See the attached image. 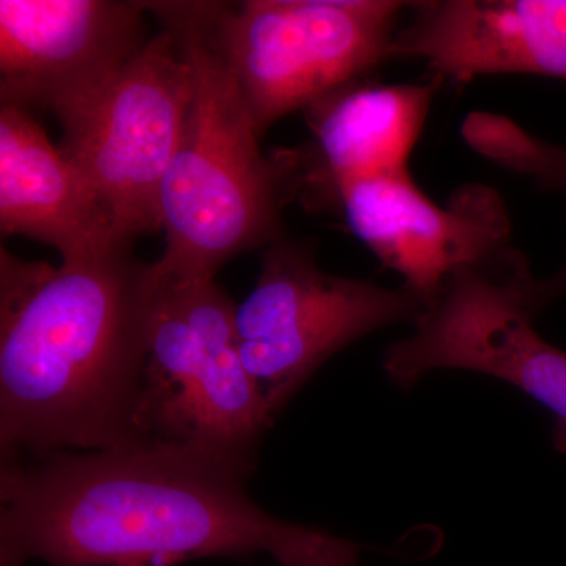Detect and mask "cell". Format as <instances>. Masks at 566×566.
<instances>
[{
	"instance_id": "7a4b0ae2",
	"label": "cell",
	"mask_w": 566,
	"mask_h": 566,
	"mask_svg": "<svg viewBox=\"0 0 566 566\" xmlns=\"http://www.w3.org/2000/svg\"><path fill=\"white\" fill-rule=\"evenodd\" d=\"M153 293L132 249L59 268L0 249L2 463L142 439Z\"/></svg>"
},
{
	"instance_id": "8fae6325",
	"label": "cell",
	"mask_w": 566,
	"mask_h": 566,
	"mask_svg": "<svg viewBox=\"0 0 566 566\" xmlns=\"http://www.w3.org/2000/svg\"><path fill=\"white\" fill-rule=\"evenodd\" d=\"M395 33L390 57H419L469 82L524 73L566 81V0H424Z\"/></svg>"
},
{
	"instance_id": "8992f818",
	"label": "cell",
	"mask_w": 566,
	"mask_h": 566,
	"mask_svg": "<svg viewBox=\"0 0 566 566\" xmlns=\"http://www.w3.org/2000/svg\"><path fill=\"white\" fill-rule=\"evenodd\" d=\"M423 308L408 286L324 273L311 244L281 237L268 245L255 289L238 305L240 352L275 420L335 353L381 327L415 323Z\"/></svg>"
},
{
	"instance_id": "4fadbf2b",
	"label": "cell",
	"mask_w": 566,
	"mask_h": 566,
	"mask_svg": "<svg viewBox=\"0 0 566 566\" xmlns=\"http://www.w3.org/2000/svg\"><path fill=\"white\" fill-rule=\"evenodd\" d=\"M438 84L359 85L312 104L314 158H301L303 181L335 200L338 186L357 178L408 172Z\"/></svg>"
},
{
	"instance_id": "5b68a950",
	"label": "cell",
	"mask_w": 566,
	"mask_h": 566,
	"mask_svg": "<svg viewBox=\"0 0 566 566\" xmlns=\"http://www.w3.org/2000/svg\"><path fill=\"white\" fill-rule=\"evenodd\" d=\"M191 98V63L178 36L161 28L92 103L61 123L59 148L128 248L163 229L159 192Z\"/></svg>"
},
{
	"instance_id": "ba28073f",
	"label": "cell",
	"mask_w": 566,
	"mask_h": 566,
	"mask_svg": "<svg viewBox=\"0 0 566 566\" xmlns=\"http://www.w3.org/2000/svg\"><path fill=\"white\" fill-rule=\"evenodd\" d=\"M520 252L504 262L450 275L417 316L415 331L386 349L387 378L411 389L442 368L494 376L556 417L554 447L566 455V352L546 342L520 300Z\"/></svg>"
},
{
	"instance_id": "30bf717a",
	"label": "cell",
	"mask_w": 566,
	"mask_h": 566,
	"mask_svg": "<svg viewBox=\"0 0 566 566\" xmlns=\"http://www.w3.org/2000/svg\"><path fill=\"white\" fill-rule=\"evenodd\" d=\"M335 202L349 229L424 305L450 275L491 266L516 251L501 193L482 182L460 186L436 205L409 172L342 182Z\"/></svg>"
},
{
	"instance_id": "5bb4252c",
	"label": "cell",
	"mask_w": 566,
	"mask_h": 566,
	"mask_svg": "<svg viewBox=\"0 0 566 566\" xmlns=\"http://www.w3.org/2000/svg\"><path fill=\"white\" fill-rule=\"evenodd\" d=\"M465 144L488 161L510 172L527 175L542 188L566 197V147L549 144L521 128L504 115L475 111L461 126ZM521 303L532 318L566 296V263L553 277L538 281L531 271L517 281Z\"/></svg>"
},
{
	"instance_id": "277c9868",
	"label": "cell",
	"mask_w": 566,
	"mask_h": 566,
	"mask_svg": "<svg viewBox=\"0 0 566 566\" xmlns=\"http://www.w3.org/2000/svg\"><path fill=\"white\" fill-rule=\"evenodd\" d=\"M151 275L140 438L256 457L274 420L241 356L238 305L214 281Z\"/></svg>"
},
{
	"instance_id": "52a82bcc",
	"label": "cell",
	"mask_w": 566,
	"mask_h": 566,
	"mask_svg": "<svg viewBox=\"0 0 566 566\" xmlns=\"http://www.w3.org/2000/svg\"><path fill=\"white\" fill-rule=\"evenodd\" d=\"M397 0H248L227 3L222 33L260 134L359 81L390 59Z\"/></svg>"
},
{
	"instance_id": "9c48e42d",
	"label": "cell",
	"mask_w": 566,
	"mask_h": 566,
	"mask_svg": "<svg viewBox=\"0 0 566 566\" xmlns=\"http://www.w3.org/2000/svg\"><path fill=\"white\" fill-rule=\"evenodd\" d=\"M144 2L0 0V99L59 122L84 109L148 43Z\"/></svg>"
},
{
	"instance_id": "7c38bea8",
	"label": "cell",
	"mask_w": 566,
	"mask_h": 566,
	"mask_svg": "<svg viewBox=\"0 0 566 566\" xmlns=\"http://www.w3.org/2000/svg\"><path fill=\"white\" fill-rule=\"evenodd\" d=\"M0 229L52 245L63 262L132 249L61 148L29 112L9 106L0 109Z\"/></svg>"
},
{
	"instance_id": "6da1fadb",
	"label": "cell",
	"mask_w": 566,
	"mask_h": 566,
	"mask_svg": "<svg viewBox=\"0 0 566 566\" xmlns=\"http://www.w3.org/2000/svg\"><path fill=\"white\" fill-rule=\"evenodd\" d=\"M255 460L142 438L2 463L0 566H174L263 553L281 566L357 564L356 543L252 501Z\"/></svg>"
},
{
	"instance_id": "9a60e30c",
	"label": "cell",
	"mask_w": 566,
	"mask_h": 566,
	"mask_svg": "<svg viewBox=\"0 0 566 566\" xmlns=\"http://www.w3.org/2000/svg\"><path fill=\"white\" fill-rule=\"evenodd\" d=\"M319 566H357V564L319 565Z\"/></svg>"
},
{
	"instance_id": "3957f363",
	"label": "cell",
	"mask_w": 566,
	"mask_h": 566,
	"mask_svg": "<svg viewBox=\"0 0 566 566\" xmlns=\"http://www.w3.org/2000/svg\"><path fill=\"white\" fill-rule=\"evenodd\" d=\"M181 41L192 70L185 129L159 192L166 251L151 264L167 282L214 281L245 251L283 237L281 208L300 181V156L271 161L237 80L223 2H144Z\"/></svg>"
}]
</instances>
